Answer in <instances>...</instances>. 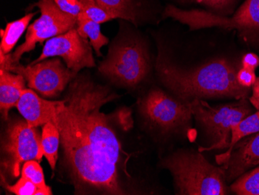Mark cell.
Returning <instances> with one entry per match:
<instances>
[{"label":"cell","instance_id":"23","mask_svg":"<svg viewBox=\"0 0 259 195\" xmlns=\"http://www.w3.org/2000/svg\"><path fill=\"white\" fill-rule=\"evenodd\" d=\"M21 175L33 182L38 188H51L45 183L43 169L40 167V162L37 160H29L24 163L22 167Z\"/></svg>","mask_w":259,"mask_h":195},{"label":"cell","instance_id":"8","mask_svg":"<svg viewBox=\"0 0 259 195\" xmlns=\"http://www.w3.org/2000/svg\"><path fill=\"white\" fill-rule=\"evenodd\" d=\"M34 6L40 10V17L29 26L25 42L10 54L0 69L10 71L12 67L20 63L23 54L33 51L37 43L42 44L76 27V17L62 12L54 0H39Z\"/></svg>","mask_w":259,"mask_h":195},{"label":"cell","instance_id":"16","mask_svg":"<svg viewBox=\"0 0 259 195\" xmlns=\"http://www.w3.org/2000/svg\"><path fill=\"white\" fill-rule=\"evenodd\" d=\"M35 14L36 13H29L18 20L10 22L7 24V27L4 30H1L0 52L7 55L12 52L18 42L19 39L28 28L30 20L34 17Z\"/></svg>","mask_w":259,"mask_h":195},{"label":"cell","instance_id":"25","mask_svg":"<svg viewBox=\"0 0 259 195\" xmlns=\"http://www.w3.org/2000/svg\"><path fill=\"white\" fill-rule=\"evenodd\" d=\"M58 8L62 12L78 17V14L81 12V4L80 0H54Z\"/></svg>","mask_w":259,"mask_h":195},{"label":"cell","instance_id":"28","mask_svg":"<svg viewBox=\"0 0 259 195\" xmlns=\"http://www.w3.org/2000/svg\"><path fill=\"white\" fill-rule=\"evenodd\" d=\"M250 103L254 108L259 110V77L256 78L255 82L252 86V94L249 98Z\"/></svg>","mask_w":259,"mask_h":195},{"label":"cell","instance_id":"5","mask_svg":"<svg viewBox=\"0 0 259 195\" xmlns=\"http://www.w3.org/2000/svg\"><path fill=\"white\" fill-rule=\"evenodd\" d=\"M171 17L190 30L220 27L237 30L245 42L259 45V0H246L232 17H224L205 10H184L174 5L164 9L163 18Z\"/></svg>","mask_w":259,"mask_h":195},{"label":"cell","instance_id":"6","mask_svg":"<svg viewBox=\"0 0 259 195\" xmlns=\"http://www.w3.org/2000/svg\"><path fill=\"white\" fill-rule=\"evenodd\" d=\"M7 121L1 141V177L12 180L20 177L24 163L29 160L41 161L42 135L25 119Z\"/></svg>","mask_w":259,"mask_h":195},{"label":"cell","instance_id":"12","mask_svg":"<svg viewBox=\"0 0 259 195\" xmlns=\"http://www.w3.org/2000/svg\"><path fill=\"white\" fill-rule=\"evenodd\" d=\"M217 162L225 169L228 183L259 165V132L243 138L226 157Z\"/></svg>","mask_w":259,"mask_h":195},{"label":"cell","instance_id":"24","mask_svg":"<svg viewBox=\"0 0 259 195\" xmlns=\"http://www.w3.org/2000/svg\"><path fill=\"white\" fill-rule=\"evenodd\" d=\"M2 183H4V187L9 192L16 195H36L38 190L37 185H35L34 183L27 177L22 175L14 185H10L4 178H2Z\"/></svg>","mask_w":259,"mask_h":195},{"label":"cell","instance_id":"9","mask_svg":"<svg viewBox=\"0 0 259 195\" xmlns=\"http://www.w3.org/2000/svg\"><path fill=\"white\" fill-rule=\"evenodd\" d=\"M138 108L149 125L166 133L184 129L193 117L188 103L158 88L151 89L138 100Z\"/></svg>","mask_w":259,"mask_h":195},{"label":"cell","instance_id":"17","mask_svg":"<svg viewBox=\"0 0 259 195\" xmlns=\"http://www.w3.org/2000/svg\"><path fill=\"white\" fill-rule=\"evenodd\" d=\"M76 29L81 37L90 40L97 55L101 56L100 50L109 43V39L102 33L100 24L90 20L83 12H81L77 17Z\"/></svg>","mask_w":259,"mask_h":195},{"label":"cell","instance_id":"22","mask_svg":"<svg viewBox=\"0 0 259 195\" xmlns=\"http://www.w3.org/2000/svg\"><path fill=\"white\" fill-rule=\"evenodd\" d=\"M81 4V12L93 21L101 24L110 20H115L116 17L101 7L96 0H80Z\"/></svg>","mask_w":259,"mask_h":195},{"label":"cell","instance_id":"27","mask_svg":"<svg viewBox=\"0 0 259 195\" xmlns=\"http://www.w3.org/2000/svg\"><path fill=\"white\" fill-rule=\"evenodd\" d=\"M241 64L243 68L254 71L259 66V56L254 53L245 54L241 59Z\"/></svg>","mask_w":259,"mask_h":195},{"label":"cell","instance_id":"1","mask_svg":"<svg viewBox=\"0 0 259 195\" xmlns=\"http://www.w3.org/2000/svg\"><path fill=\"white\" fill-rule=\"evenodd\" d=\"M116 98L107 87L77 75L57 104L52 122L60 134L63 166L76 194L126 193L119 173L125 152L111 116L101 111Z\"/></svg>","mask_w":259,"mask_h":195},{"label":"cell","instance_id":"11","mask_svg":"<svg viewBox=\"0 0 259 195\" xmlns=\"http://www.w3.org/2000/svg\"><path fill=\"white\" fill-rule=\"evenodd\" d=\"M50 57H61L69 69L78 74L84 68L96 66L92 45L78 33L76 27L46 41L40 56L30 64Z\"/></svg>","mask_w":259,"mask_h":195},{"label":"cell","instance_id":"21","mask_svg":"<svg viewBox=\"0 0 259 195\" xmlns=\"http://www.w3.org/2000/svg\"><path fill=\"white\" fill-rule=\"evenodd\" d=\"M183 4H196L204 6L220 16L227 17L234 11L238 0H174Z\"/></svg>","mask_w":259,"mask_h":195},{"label":"cell","instance_id":"10","mask_svg":"<svg viewBox=\"0 0 259 195\" xmlns=\"http://www.w3.org/2000/svg\"><path fill=\"white\" fill-rule=\"evenodd\" d=\"M9 72L23 75L29 88L45 97H57L78 75L57 58L26 66L18 63Z\"/></svg>","mask_w":259,"mask_h":195},{"label":"cell","instance_id":"4","mask_svg":"<svg viewBox=\"0 0 259 195\" xmlns=\"http://www.w3.org/2000/svg\"><path fill=\"white\" fill-rule=\"evenodd\" d=\"M98 69L116 85L135 88L148 78L151 71L147 45L141 39L132 36L116 41Z\"/></svg>","mask_w":259,"mask_h":195},{"label":"cell","instance_id":"26","mask_svg":"<svg viewBox=\"0 0 259 195\" xmlns=\"http://www.w3.org/2000/svg\"><path fill=\"white\" fill-rule=\"evenodd\" d=\"M256 78L257 77H256L254 71L250 70V69L243 68V67L240 68L238 74H237L238 83L242 87H248V88H251L252 87L253 84L255 82Z\"/></svg>","mask_w":259,"mask_h":195},{"label":"cell","instance_id":"3","mask_svg":"<svg viewBox=\"0 0 259 195\" xmlns=\"http://www.w3.org/2000/svg\"><path fill=\"white\" fill-rule=\"evenodd\" d=\"M172 174L178 194L225 195L227 187L225 169L209 164L199 150L177 151L161 162Z\"/></svg>","mask_w":259,"mask_h":195},{"label":"cell","instance_id":"7","mask_svg":"<svg viewBox=\"0 0 259 195\" xmlns=\"http://www.w3.org/2000/svg\"><path fill=\"white\" fill-rule=\"evenodd\" d=\"M188 105L210 142V146L199 148L200 152L228 148L233 126L252 111L247 99L218 106H210L204 100L196 99L188 103Z\"/></svg>","mask_w":259,"mask_h":195},{"label":"cell","instance_id":"18","mask_svg":"<svg viewBox=\"0 0 259 195\" xmlns=\"http://www.w3.org/2000/svg\"><path fill=\"white\" fill-rule=\"evenodd\" d=\"M41 146L44 157L48 160L52 170L56 168L58 159V148L60 145V134L55 124L51 122L42 129Z\"/></svg>","mask_w":259,"mask_h":195},{"label":"cell","instance_id":"20","mask_svg":"<svg viewBox=\"0 0 259 195\" xmlns=\"http://www.w3.org/2000/svg\"><path fill=\"white\" fill-rule=\"evenodd\" d=\"M230 190L238 195H259V167L234 180Z\"/></svg>","mask_w":259,"mask_h":195},{"label":"cell","instance_id":"13","mask_svg":"<svg viewBox=\"0 0 259 195\" xmlns=\"http://www.w3.org/2000/svg\"><path fill=\"white\" fill-rule=\"evenodd\" d=\"M58 103L41 98L30 88L23 90L16 107L29 125L37 128L52 122Z\"/></svg>","mask_w":259,"mask_h":195},{"label":"cell","instance_id":"29","mask_svg":"<svg viewBox=\"0 0 259 195\" xmlns=\"http://www.w3.org/2000/svg\"><path fill=\"white\" fill-rule=\"evenodd\" d=\"M258 113H259V110H258Z\"/></svg>","mask_w":259,"mask_h":195},{"label":"cell","instance_id":"19","mask_svg":"<svg viewBox=\"0 0 259 195\" xmlns=\"http://www.w3.org/2000/svg\"><path fill=\"white\" fill-rule=\"evenodd\" d=\"M258 132L259 113L257 111L252 114H250L248 117H246L245 119L241 121L239 123L233 126L231 129V142H230L229 147L228 148V150L225 153L217 155L216 160H221V159L226 157L231 152L234 145L243 138Z\"/></svg>","mask_w":259,"mask_h":195},{"label":"cell","instance_id":"15","mask_svg":"<svg viewBox=\"0 0 259 195\" xmlns=\"http://www.w3.org/2000/svg\"><path fill=\"white\" fill-rule=\"evenodd\" d=\"M116 19L127 20L138 25L143 20V5L141 0H96Z\"/></svg>","mask_w":259,"mask_h":195},{"label":"cell","instance_id":"14","mask_svg":"<svg viewBox=\"0 0 259 195\" xmlns=\"http://www.w3.org/2000/svg\"><path fill=\"white\" fill-rule=\"evenodd\" d=\"M25 82L23 75L0 69V110L6 121L25 90Z\"/></svg>","mask_w":259,"mask_h":195},{"label":"cell","instance_id":"2","mask_svg":"<svg viewBox=\"0 0 259 195\" xmlns=\"http://www.w3.org/2000/svg\"><path fill=\"white\" fill-rule=\"evenodd\" d=\"M155 69L160 81L176 98L190 103L196 99H247L251 89L237 79L236 65L226 59H214L197 66L182 67L171 62L158 49Z\"/></svg>","mask_w":259,"mask_h":195}]
</instances>
